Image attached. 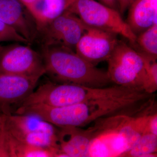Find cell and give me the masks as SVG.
<instances>
[{"instance_id":"cell-1","label":"cell","mask_w":157,"mask_h":157,"mask_svg":"<svg viewBox=\"0 0 157 157\" xmlns=\"http://www.w3.org/2000/svg\"><path fill=\"white\" fill-rule=\"evenodd\" d=\"M45 74L58 83L104 87L111 83L107 71L96 67L75 51L59 45H42Z\"/></svg>"},{"instance_id":"cell-2","label":"cell","mask_w":157,"mask_h":157,"mask_svg":"<svg viewBox=\"0 0 157 157\" xmlns=\"http://www.w3.org/2000/svg\"><path fill=\"white\" fill-rule=\"evenodd\" d=\"M107 61V73L111 82L132 89L144 91L146 63L137 50L124 42L118 41Z\"/></svg>"},{"instance_id":"cell-3","label":"cell","mask_w":157,"mask_h":157,"mask_svg":"<svg viewBox=\"0 0 157 157\" xmlns=\"http://www.w3.org/2000/svg\"><path fill=\"white\" fill-rule=\"evenodd\" d=\"M67 10L77 15L86 25L120 35L132 45L135 43L137 36L117 10L95 0H76Z\"/></svg>"},{"instance_id":"cell-4","label":"cell","mask_w":157,"mask_h":157,"mask_svg":"<svg viewBox=\"0 0 157 157\" xmlns=\"http://www.w3.org/2000/svg\"><path fill=\"white\" fill-rule=\"evenodd\" d=\"M127 116L120 114L97 120L87 157H125L129 147L123 125Z\"/></svg>"},{"instance_id":"cell-5","label":"cell","mask_w":157,"mask_h":157,"mask_svg":"<svg viewBox=\"0 0 157 157\" xmlns=\"http://www.w3.org/2000/svg\"><path fill=\"white\" fill-rule=\"evenodd\" d=\"M29 44L0 46V74L41 77L45 70L41 53Z\"/></svg>"},{"instance_id":"cell-6","label":"cell","mask_w":157,"mask_h":157,"mask_svg":"<svg viewBox=\"0 0 157 157\" xmlns=\"http://www.w3.org/2000/svg\"><path fill=\"white\" fill-rule=\"evenodd\" d=\"M87 25L74 13L66 10L38 32L42 45H59L75 50Z\"/></svg>"},{"instance_id":"cell-7","label":"cell","mask_w":157,"mask_h":157,"mask_svg":"<svg viewBox=\"0 0 157 157\" xmlns=\"http://www.w3.org/2000/svg\"><path fill=\"white\" fill-rule=\"evenodd\" d=\"M117 35L87 26L76 45L75 52L92 64L107 61L119 40Z\"/></svg>"},{"instance_id":"cell-8","label":"cell","mask_w":157,"mask_h":157,"mask_svg":"<svg viewBox=\"0 0 157 157\" xmlns=\"http://www.w3.org/2000/svg\"><path fill=\"white\" fill-rule=\"evenodd\" d=\"M40 78L0 74V113L13 114L33 92Z\"/></svg>"},{"instance_id":"cell-9","label":"cell","mask_w":157,"mask_h":157,"mask_svg":"<svg viewBox=\"0 0 157 157\" xmlns=\"http://www.w3.org/2000/svg\"><path fill=\"white\" fill-rule=\"evenodd\" d=\"M0 20L30 43L37 37L33 19L18 0H0Z\"/></svg>"},{"instance_id":"cell-10","label":"cell","mask_w":157,"mask_h":157,"mask_svg":"<svg viewBox=\"0 0 157 157\" xmlns=\"http://www.w3.org/2000/svg\"><path fill=\"white\" fill-rule=\"evenodd\" d=\"M60 129L57 135L59 157H87L89 146L94 133V127L86 130L74 127Z\"/></svg>"},{"instance_id":"cell-11","label":"cell","mask_w":157,"mask_h":157,"mask_svg":"<svg viewBox=\"0 0 157 157\" xmlns=\"http://www.w3.org/2000/svg\"><path fill=\"white\" fill-rule=\"evenodd\" d=\"M56 149L30 145L17 140L7 132L3 124L0 130V157H58Z\"/></svg>"},{"instance_id":"cell-12","label":"cell","mask_w":157,"mask_h":157,"mask_svg":"<svg viewBox=\"0 0 157 157\" xmlns=\"http://www.w3.org/2000/svg\"><path fill=\"white\" fill-rule=\"evenodd\" d=\"M3 124L7 132L17 139L33 132L58 131L55 126L32 114H3Z\"/></svg>"},{"instance_id":"cell-13","label":"cell","mask_w":157,"mask_h":157,"mask_svg":"<svg viewBox=\"0 0 157 157\" xmlns=\"http://www.w3.org/2000/svg\"><path fill=\"white\" fill-rule=\"evenodd\" d=\"M126 22L136 36L157 24V0H135L129 6Z\"/></svg>"},{"instance_id":"cell-14","label":"cell","mask_w":157,"mask_h":157,"mask_svg":"<svg viewBox=\"0 0 157 157\" xmlns=\"http://www.w3.org/2000/svg\"><path fill=\"white\" fill-rule=\"evenodd\" d=\"M66 9L65 0H38L29 13L35 21L38 32Z\"/></svg>"},{"instance_id":"cell-15","label":"cell","mask_w":157,"mask_h":157,"mask_svg":"<svg viewBox=\"0 0 157 157\" xmlns=\"http://www.w3.org/2000/svg\"><path fill=\"white\" fill-rule=\"evenodd\" d=\"M133 45L135 46V50L138 52L157 59V24L154 25L137 35Z\"/></svg>"},{"instance_id":"cell-16","label":"cell","mask_w":157,"mask_h":157,"mask_svg":"<svg viewBox=\"0 0 157 157\" xmlns=\"http://www.w3.org/2000/svg\"><path fill=\"white\" fill-rule=\"evenodd\" d=\"M157 135L145 132L125 157H157Z\"/></svg>"},{"instance_id":"cell-17","label":"cell","mask_w":157,"mask_h":157,"mask_svg":"<svg viewBox=\"0 0 157 157\" xmlns=\"http://www.w3.org/2000/svg\"><path fill=\"white\" fill-rule=\"evenodd\" d=\"M139 53L143 56L146 63L147 80L144 91L148 94H153L157 89V59Z\"/></svg>"},{"instance_id":"cell-18","label":"cell","mask_w":157,"mask_h":157,"mask_svg":"<svg viewBox=\"0 0 157 157\" xmlns=\"http://www.w3.org/2000/svg\"><path fill=\"white\" fill-rule=\"evenodd\" d=\"M3 42L30 44L27 40L20 35L14 29L0 20V43Z\"/></svg>"},{"instance_id":"cell-19","label":"cell","mask_w":157,"mask_h":157,"mask_svg":"<svg viewBox=\"0 0 157 157\" xmlns=\"http://www.w3.org/2000/svg\"><path fill=\"white\" fill-rule=\"evenodd\" d=\"M146 132L152 133L157 135V113L151 114L149 117L147 125Z\"/></svg>"},{"instance_id":"cell-20","label":"cell","mask_w":157,"mask_h":157,"mask_svg":"<svg viewBox=\"0 0 157 157\" xmlns=\"http://www.w3.org/2000/svg\"><path fill=\"white\" fill-rule=\"evenodd\" d=\"M135 0H118L119 11L121 14H123L128 9L129 6Z\"/></svg>"},{"instance_id":"cell-21","label":"cell","mask_w":157,"mask_h":157,"mask_svg":"<svg viewBox=\"0 0 157 157\" xmlns=\"http://www.w3.org/2000/svg\"><path fill=\"white\" fill-rule=\"evenodd\" d=\"M99 1L105 6L119 11L118 0H99Z\"/></svg>"},{"instance_id":"cell-22","label":"cell","mask_w":157,"mask_h":157,"mask_svg":"<svg viewBox=\"0 0 157 157\" xmlns=\"http://www.w3.org/2000/svg\"><path fill=\"white\" fill-rule=\"evenodd\" d=\"M25 7L29 12L33 9L38 0H18Z\"/></svg>"},{"instance_id":"cell-23","label":"cell","mask_w":157,"mask_h":157,"mask_svg":"<svg viewBox=\"0 0 157 157\" xmlns=\"http://www.w3.org/2000/svg\"><path fill=\"white\" fill-rule=\"evenodd\" d=\"M65 1L66 3V9H67L76 0H65Z\"/></svg>"},{"instance_id":"cell-24","label":"cell","mask_w":157,"mask_h":157,"mask_svg":"<svg viewBox=\"0 0 157 157\" xmlns=\"http://www.w3.org/2000/svg\"><path fill=\"white\" fill-rule=\"evenodd\" d=\"M3 121V114L2 116V117L0 118V130H1V127H2V123Z\"/></svg>"},{"instance_id":"cell-25","label":"cell","mask_w":157,"mask_h":157,"mask_svg":"<svg viewBox=\"0 0 157 157\" xmlns=\"http://www.w3.org/2000/svg\"><path fill=\"white\" fill-rule=\"evenodd\" d=\"M2 114H1V113H0V118L2 117Z\"/></svg>"},{"instance_id":"cell-26","label":"cell","mask_w":157,"mask_h":157,"mask_svg":"<svg viewBox=\"0 0 157 157\" xmlns=\"http://www.w3.org/2000/svg\"><path fill=\"white\" fill-rule=\"evenodd\" d=\"M0 46H1V45H0Z\"/></svg>"}]
</instances>
